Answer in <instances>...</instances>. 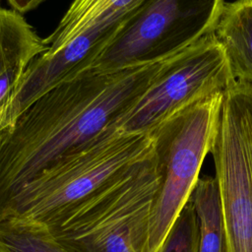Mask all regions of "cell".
I'll return each instance as SVG.
<instances>
[{"label": "cell", "instance_id": "cell-9", "mask_svg": "<svg viewBox=\"0 0 252 252\" xmlns=\"http://www.w3.org/2000/svg\"><path fill=\"white\" fill-rule=\"evenodd\" d=\"M46 50L22 14L0 7V122L29 66Z\"/></svg>", "mask_w": 252, "mask_h": 252}, {"label": "cell", "instance_id": "cell-14", "mask_svg": "<svg viewBox=\"0 0 252 252\" xmlns=\"http://www.w3.org/2000/svg\"><path fill=\"white\" fill-rule=\"evenodd\" d=\"M12 10L19 12L20 14L29 12L37 6H39L45 0H7Z\"/></svg>", "mask_w": 252, "mask_h": 252}, {"label": "cell", "instance_id": "cell-11", "mask_svg": "<svg viewBox=\"0 0 252 252\" xmlns=\"http://www.w3.org/2000/svg\"><path fill=\"white\" fill-rule=\"evenodd\" d=\"M199 223L198 252H224V235L215 177H199L190 197Z\"/></svg>", "mask_w": 252, "mask_h": 252}, {"label": "cell", "instance_id": "cell-8", "mask_svg": "<svg viewBox=\"0 0 252 252\" xmlns=\"http://www.w3.org/2000/svg\"><path fill=\"white\" fill-rule=\"evenodd\" d=\"M148 0H73L54 31L43 38L46 58L72 40L84 42L93 58L107 48L131 24Z\"/></svg>", "mask_w": 252, "mask_h": 252}, {"label": "cell", "instance_id": "cell-12", "mask_svg": "<svg viewBox=\"0 0 252 252\" xmlns=\"http://www.w3.org/2000/svg\"><path fill=\"white\" fill-rule=\"evenodd\" d=\"M0 252H67L45 224L16 220H0Z\"/></svg>", "mask_w": 252, "mask_h": 252}, {"label": "cell", "instance_id": "cell-5", "mask_svg": "<svg viewBox=\"0 0 252 252\" xmlns=\"http://www.w3.org/2000/svg\"><path fill=\"white\" fill-rule=\"evenodd\" d=\"M210 153L224 252H252V86L232 81L224 89Z\"/></svg>", "mask_w": 252, "mask_h": 252}, {"label": "cell", "instance_id": "cell-6", "mask_svg": "<svg viewBox=\"0 0 252 252\" xmlns=\"http://www.w3.org/2000/svg\"><path fill=\"white\" fill-rule=\"evenodd\" d=\"M224 2L148 0L107 48L80 63L65 77L84 72H109L173 56L214 32Z\"/></svg>", "mask_w": 252, "mask_h": 252}, {"label": "cell", "instance_id": "cell-4", "mask_svg": "<svg viewBox=\"0 0 252 252\" xmlns=\"http://www.w3.org/2000/svg\"><path fill=\"white\" fill-rule=\"evenodd\" d=\"M223 91L189 105L153 133L160 181L151 216L148 252L159 251L190 200L215 139Z\"/></svg>", "mask_w": 252, "mask_h": 252}, {"label": "cell", "instance_id": "cell-1", "mask_svg": "<svg viewBox=\"0 0 252 252\" xmlns=\"http://www.w3.org/2000/svg\"><path fill=\"white\" fill-rule=\"evenodd\" d=\"M173 56L67 76L28 104L0 131V209L52 161L132 107Z\"/></svg>", "mask_w": 252, "mask_h": 252}, {"label": "cell", "instance_id": "cell-10", "mask_svg": "<svg viewBox=\"0 0 252 252\" xmlns=\"http://www.w3.org/2000/svg\"><path fill=\"white\" fill-rule=\"evenodd\" d=\"M213 33L232 79L252 86V0L224 2Z\"/></svg>", "mask_w": 252, "mask_h": 252}, {"label": "cell", "instance_id": "cell-13", "mask_svg": "<svg viewBox=\"0 0 252 252\" xmlns=\"http://www.w3.org/2000/svg\"><path fill=\"white\" fill-rule=\"evenodd\" d=\"M199 223L191 199L171 225L158 252H198Z\"/></svg>", "mask_w": 252, "mask_h": 252}, {"label": "cell", "instance_id": "cell-2", "mask_svg": "<svg viewBox=\"0 0 252 252\" xmlns=\"http://www.w3.org/2000/svg\"><path fill=\"white\" fill-rule=\"evenodd\" d=\"M154 134L109 124L24 184L0 209L1 219L50 225L105 182L155 154Z\"/></svg>", "mask_w": 252, "mask_h": 252}, {"label": "cell", "instance_id": "cell-3", "mask_svg": "<svg viewBox=\"0 0 252 252\" xmlns=\"http://www.w3.org/2000/svg\"><path fill=\"white\" fill-rule=\"evenodd\" d=\"M159 181L155 151L69 208L47 227L67 252H148Z\"/></svg>", "mask_w": 252, "mask_h": 252}, {"label": "cell", "instance_id": "cell-7", "mask_svg": "<svg viewBox=\"0 0 252 252\" xmlns=\"http://www.w3.org/2000/svg\"><path fill=\"white\" fill-rule=\"evenodd\" d=\"M232 81L224 52L209 33L174 55L152 87L111 124L128 132L153 134L196 101L223 91Z\"/></svg>", "mask_w": 252, "mask_h": 252}]
</instances>
